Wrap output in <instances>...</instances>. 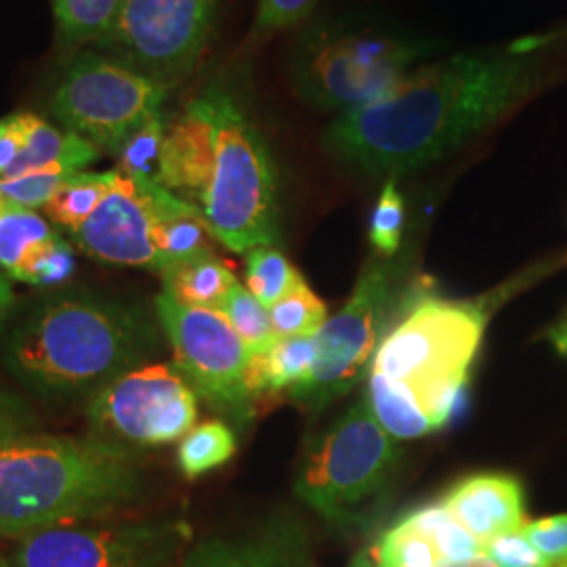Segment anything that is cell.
I'll use <instances>...</instances> for the list:
<instances>
[{
  "label": "cell",
  "mask_w": 567,
  "mask_h": 567,
  "mask_svg": "<svg viewBox=\"0 0 567 567\" xmlns=\"http://www.w3.org/2000/svg\"><path fill=\"white\" fill-rule=\"evenodd\" d=\"M484 555L496 567H547L548 561L532 547L522 529L494 538L484 547Z\"/></svg>",
  "instance_id": "836d02e7"
},
{
  "label": "cell",
  "mask_w": 567,
  "mask_h": 567,
  "mask_svg": "<svg viewBox=\"0 0 567 567\" xmlns=\"http://www.w3.org/2000/svg\"><path fill=\"white\" fill-rule=\"evenodd\" d=\"M301 280L303 276L274 246H257L246 257L248 290L267 309L278 303Z\"/></svg>",
  "instance_id": "4316f807"
},
{
  "label": "cell",
  "mask_w": 567,
  "mask_h": 567,
  "mask_svg": "<svg viewBox=\"0 0 567 567\" xmlns=\"http://www.w3.org/2000/svg\"><path fill=\"white\" fill-rule=\"evenodd\" d=\"M189 538V524L171 517L81 522L23 536L2 567H168Z\"/></svg>",
  "instance_id": "8fae6325"
},
{
  "label": "cell",
  "mask_w": 567,
  "mask_h": 567,
  "mask_svg": "<svg viewBox=\"0 0 567 567\" xmlns=\"http://www.w3.org/2000/svg\"><path fill=\"white\" fill-rule=\"evenodd\" d=\"M349 567H377L372 566L368 559H365L362 553H358L355 555V559L351 561V566ZM446 567H496L489 559H487L486 555H482V557H477V559H471V561H465V564H456V566H446Z\"/></svg>",
  "instance_id": "ab89813d"
},
{
  "label": "cell",
  "mask_w": 567,
  "mask_h": 567,
  "mask_svg": "<svg viewBox=\"0 0 567 567\" xmlns=\"http://www.w3.org/2000/svg\"><path fill=\"white\" fill-rule=\"evenodd\" d=\"M142 309L89 292H60L37 305L2 344V362L42 398H91L156 349Z\"/></svg>",
  "instance_id": "7a4b0ae2"
},
{
  "label": "cell",
  "mask_w": 567,
  "mask_h": 567,
  "mask_svg": "<svg viewBox=\"0 0 567 567\" xmlns=\"http://www.w3.org/2000/svg\"><path fill=\"white\" fill-rule=\"evenodd\" d=\"M425 53L421 42L385 34H316L299 49L295 86L318 110L349 112L385 97Z\"/></svg>",
  "instance_id": "52a82bcc"
},
{
  "label": "cell",
  "mask_w": 567,
  "mask_h": 567,
  "mask_svg": "<svg viewBox=\"0 0 567 567\" xmlns=\"http://www.w3.org/2000/svg\"><path fill=\"white\" fill-rule=\"evenodd\" d=\"M534 65L513 55H456L423 68L379 102L343 112L326 131V150L372 177L423 168L522 102L536 84Z\"/></svg>",
  "instance_id": "6da1fadb"
},
{
  "label": "cell",
  "mask_w": 567,
  "mask_h": 567,
  "mask_svg": "<svg viewBox=\"0 0 567 567\" xmlns=\"http://www.w3.org/2000/svg\"><path fill=\"white\" fill-rule=\"evenodd\" d=\"M168 567H318L307 527L295 515H276L236 536H210Z\"/></svg>",
  "instance_id": "9a60e30c"
},
{
  "label": "cell",
  "mask_w": 567,
  "mask_h": 567,
  "mask_svg": "<svg viewBox=\"0 0 567 567\" xmlns=\"http://www.w3.org/2000/svg\"><path fill=\"white\" fill-rule=\"evenodd\" d=\"M164 97L166 86L140 70L82 53L63 72L51 110L70 133L116 154Z\"/></svg>",
  "instance_id": "30bf717a"
},
{
  "label": "cell",
  "mask_w": 567,
  "mask_h": 567,
  "mask_svg": "<svg viewBox=\"0 0 567 567\" xmlns=\"http://www.w3.org/2000/svg\"><path fill=\"white\" fill-rule=\"evenodd\" d=\"M217 311L224 313L225 320L240 334L250 353L267 351L278 341L269 318V309L240 282L231 286Z\"/></svg>",
  "instance_id": "83f0119b"
},
{
  "label": "cell",
  "mask_w": 567,
  "mask_h": 567,
  "mask_svg": "<svg viewBox=\"0 0 567 567\" xmlns=\"http://www.w3.org/2000/svg\"><path fill=\"white\" fill-rule=\"evenodd\" d=\"M208 238L213 236L196 206H187L179 213L163 219L156 227V250L161 259V274L171 265L179 264L203 252H210Z\"/></svg>",
  "instance_id": "484cf974"
},
{
  "label": "cell",
  "mask_w": 567,
  "mask_h": 567,
  "mask_svg": "<svg viewBox=\"0 0 567 567\" xmlns=\"http://www.w3.org/2000/svg\"><path fill=\"white\" fill-rule=\"evenodd\" d=\"M316 358L313 337L278 339L267 351L250 353L246 368V385L257 400L264 393H276L299 385L311 372Z\"/></svg>",
  "instance_id": "d6986e66"
},
{
  "label": "cell",
  "mask_w": 567,
  "mask_h": 567,
  "mask_svg": "<svg viewBox=\"0 0 567 567\" xmlns=\"http://www.w3.org/2000/svg\"><path fill=\"white\" fill-rule=\"evenodd\" d=\"M23 147L18 161L2 179H13L23 173L39 171L47 166H61L72 173H81L84 166L95 163L97 147L74 133H61L49 122L32 114H18Z\"/></svg>",
  "instance_id": "ac0fdd59"
},
{
  "label": "cell",
  "mask_w": 567,
  "mask_h": 567,
  "mask_svg": "<svg viewBox=\"0 0 567 567\" xmlns=\"http://www.w3.org/2000/svg\"><path fill=\"white\" fill-rule=\"evenodd\" d=\"M13 305H16V292H13V286H11V278L0 269V326L11 313Z\"/></svg>",
  "instance_id": "f35d334b"
},
{
  "label": "cell",
  "mask_w": 567,
  "mask_h": 567,
  "mask_svg": "<svg viewBox=\"0 0 567 567\" xmlns=\"http://www.w3.org/2000/svg\"><path fill=\"white\" fill-rule=\"evenodd\" d=\"M215 131L210 179L198 210L210 236L231 252L278 240V179L261 133L221 86L204 91Z\"/></svg>",
  "instance_id": "5b68a950"
},
{
  "label": "cell",
  "mask_w": 567,
  "mask_h": 567,
  "mask_svg": "<svg viewBox=\"0 0 567 567\" xmlns=\"http://www.w3.org/2000/svg\"><path fill=\"white\" fill-rule=\"evenodd\" d=\"M61 236L32 208L9 203L0 213V269L20 282H39Z\"/></svg>",
  "instance_id": "e0dca14e"
},
{
  "label": "cell",
  "mask_w": 567,
  "mask_h": 567,
  "mask_svg": "<svg viewBox=\"0 0 567 567\" xmlns=\"http://www.w3.org/2000/svg\"><path fill=\"white\" fill-rule=\"evenodd\" d=\"M187 206L192 204L183 203L161 183L116 168L102 204L72 238L89 257L103 264L161 271L156 227Z\"/></svg>",
  "instance_id": "5bb4252c"
},
{
  "label": "cell",
  "mask_w": 567,
  "mask_h": 567,
  "mask_svg": "<svg viewBox=\"0 0 567 567\" xmlns=\"http://www.w3.org/2000/svg\"><path fill=\"white\" fill-rule=\"evenodd\" d=\"M164 135H166V126H164L163 112H158L122 143L121 150L116 152L118 171L133 177L158 182Z\"/></svg>",
  "instance_id": "4dcf8cb0"
},
{
  "label": "cell",
  "mask_w": 567,
  "mask_h": 567,
  "mask_svg": "<svg viewBox=\"0 0 567 567\" xmlns=\"http://www.w3.org/2000/svg\"><path fill=\"white\" fill-rule=\"evenodd\" d=\"M135 452L97 437L28 433L0 446V536L103 519L140 498Z\"/></svg>",
  "instance_id": "3957f363"
},
{
  "label": "cell",
  "mask_w": 567,
  "mask_h": 567,
  "mask_svg": "<svg viewBox=\"0 0 567 567\" xmlns=\"http://www.w3.org/2000/svg\"><path fill=\"white\" fill-rule=\"evenodd\" d=\"M547 567H567V559H561V561H550Z\"/></svg>",
  "instance_id": "b9f144b4"
},
{
  "label": "cell",
  "mask_w": 567,
  "mask_h": 567,
  "mask_svg": "<svg viewBox=\"0 0 567 567\" xmlns=\"http://www.w3.org/2000/svg\"><path fill=\"white\" fill-rule=\"evenodd\" d=\"M486 326V305L423 299L379 344L372 372L405 391L437 431L466 386Z\"/></svg>",
  "instance_id": "277c9868"
},
{
  "label": "cell",
  "mask_w": 567,
  "mask_h": 567,
  "mask_svg": "<svg viewBox=\"0 0 567 567\" xmlns=\"http://www.w3.org/2000/svg\"><path fill=\"white\" fill-rule=\"evenodd\" d=\"M70 175L74 173L68 168L47 166V168L23 173L13 179H0V196L7 203L20 204L32 210L44 208V204L53 198L61 183L65 182Z\"/></svg>",
  "instance_id": "1f68e13d"
},
{
  "label": "cell",
  "mask_w": 567,
  "mask_h": 567,
  "mask_svg": "<svg viewBox=\"0 0 567 567\" xmlns=\"http://www.w3.org/2000/svg\"><path fill=\"white\" fill-rule=\"evenodd\" d=\"M163 280V292L175 301L204 309H219L231 286L238 282L229 265L213 255V250L166 267Z\"/></svg>",
  "instance_id": "ffe728a7"
},
{
  "label": "cell",
  "mask_w": 567,
  "mask_h": 567,
  "mask_svg": "<svg viewBox=\"0 0 567 567\" xmlns=\"http://www.w3.org/2000/svg\"><path fill=\"white\" fill-rule=\"evenodd\" d=\"M400 458L398 440L377 421L364 395L307 446L295 492L328 526L355 529L381 507Z\"/></svg>",
  "instance_id": "8992f818"
},
{
  "label": "cell",
  "mask_w": 567,
  "mask_h": 567,
  "mask_svg": "<svg viewBox=\"0 0 567 567\" xmlns=\"http://www.w3.org/2000/svg\"><path fill=\"white\" fill-rule=\"evenodd\" d=\"M316 0H259L257 32H276L303 20Z\"/></svg>",
  "instance_id": "8d00e7d4"
},
{
  "label": "cell",
  "mask_w": 567,
  "mask_h": 567,
  "mask_svg": "<svg viewBox=\"0 0 567 567\" xmlns=\"http://www.w3.org/2000/svg\"><path fill=\"white\" fill-rule=\"evenodd\" d=\"M23 147L20 122L18 116H9L0 121V179L9 173V168L18 161Z\"/></svg>",
  "instance_id": "74e56055"
},
{
  "label": "cell",
  "mask_w": 567,
  "mask_h": 567,
  "mask_svg": "<svg viewBox=\"0 0 567 567\" xmlns=\"http://www.w3.org/2000/svg\"><path fill=\"white\" fill-rule=\"evenodd\" d=\"M215 11L217 0H124L105 44L116 47L135 70L166 86L200 60Z\"/></svg>",
  "instance_id": "4fadbf2b"
},
{
  "label": "cell",
  "mask_w": 567,
  "mask_h": 567,
  "mask_svg": "<svg viewBox=\"0 0 567 567\" xmlns=\"http://www.w3.org/2000/svg\"><path fill=\"white\" fill-rule=\"evenodd\" d=\"M402 234H404V198L395 182L391 179L386 183L379 204L374 208L372 224H370V243L381 255L391 257L400 250Z\"/></svg>",
  "instance_id": "d6a6232c"
},
{
  "label": "cell",
  "mask_w": 567,
  "mask_h": 567,
  "mask_svg": "<svg viewBox=\"0 0 567 567\" xmlns=\"http://www.w3.org/2000/svg\"><path fill=\"white\" fill-rule=\"evenodd\" d=\"M522 532L548 564L567 559V515H553L532 522Z\"/></svg>",
  "instance_id": "e575fe53"
},
{
  "label": "cell",
  "mask_w": 567,
  "mask_h": 567,
  "mask_svg": "<svg viewBox=\"0 0 567 567\" xmlns=\"http://www.w3.org/2000/svg\"><path fill=\"white\" fill-rule=\"evenodd\" d=\"M395 288L398 280L391 265L365 267L343 309L326 320L316 334L311 372L299 385L288 389L292 402L309 412H320L364 379L383 337Z\"/></svg>",
  "instance_id": "9c48e42d"
},
{
  "label": "cell",
  "mask_w": 567,
  "mask_h": 567,
  "mask_svg": "<svg viewBox=\"0 0 567 567\" xmlns=\"http://www.w3.org/2000/svg\"><path fill=\"white\" fill-rule=\"evenodd\" d=\"M412 515L431 536L446 566L465 564L484 555V545L466 532V527L461 526L442 503L416 508Z\"/></svg>",
  "instance_id": "f1b7e54d"
},
{
  "label": "cell",
  "mask_w": 567,
  "mask_h": 567,
  "mask_svg": "<svg viewBox=\"0 0 567 567\" xmlns=\"http://www.w3.org/2000/svg\"><path fill=\"white\" fill-rule=\"evenodd\" d=\"M7 200H4V198H2V196H0V213H2V210H4V206H7Z\"/></svg>",
  "instance_id": "7bdbcfd3"
},
{
  "label": "cell",
  "mask_w": 567,
  "mask_h": 567,
  "mask_svg": "<svg viewBox=\"0 0 567 567\" xmlns=\"http://www.w3.org/2000/svg\"><path fill=\"white\" fill-rule=\"evenodd\" d=\"M550 341L564 355H567V318L550 332Z\"/></svg>",
  "instance_id": "60d3db41"
},
{
  "label": "cell",
  "mask_w": 567,
  "mask_h": 567,
  "mask_svg": "<svg viewBox=\"0 0 567 567\" xmlns=\"http://www.w3.org/2000/svg\"><path fill=\"white\" fill-rule=\"evenodd\" d=\"M37 429L39 419L32 408L20 395L0 386V446L28 433H37Z\"/></svg>",
  "instance_id": "d590c367"
},
{
  "label": "cell",
  "mask_w": 567,
  "mask_h": 567,
  "mask_svg": "<svg viewBox=\"0 0 567 567\" xmlns=\"http://www.w3.org/2000/svg\"><path fill=\"white\" fill-rule=\"evenodd\" d=\"M360 553L377 567H446L435 543L412 513L386 527Z\"/></svg>",
  "instance_id": "44dd1931"
},
{
  "label": "cell",
  "mask_w": 567,
  "mask_h": 567,
  "mask_svg": "<svg viewBox=\"0 0 567 567\" xmlns=\"http://www.w3.org/2000/svg\"><path fill=\"white\" fill-rule=\"evenodd\" d=\"M269 318L278 339L313 337L326 324V305L301 280L269 309Z\"/></svg>",
  "instance_id": "f546056e"
},
{
  "label": "cell",
  "mask_w": 567,
  "mask_h": 567,
  "mask_svg": "<svg viewBox=\"0 0 567 567\" xmlns=\"http://www.w3.org/2000/svg\"><path fill=\"white\" fill-rule=\"evenodd\" d=\"M368 405L377 421L395 440H416L435 431L425 412L400 386L370 370Z\"/></svg>",
  "instance_id": "7402d4cb"
},
{
  "label": "cell",
  "mask_w": 567,
  "mask_h": 567,
  "mask_svg": "<svg viewBox=\"0 0 567 567\" xmlns=\"http://www.w3.org/2000/svg\"><path fill=\"white\" fill-rule=\"evenodd\" d=\"M196 419L198 393L175 362L133 365L95 391L86 404L91 435L128 450L183 440Z\"/></svg>",
  "instance_id": "ba28073f"
},
{
  "label": "cell",
  "mask_w": 567,
  "mask_h": 567,
  "mask_svg": "<svg viewBox=\"0 0 567 567\" xmlns=\"http://www.w3.org/2000/svg\"><path fill=\"white\" fill-rule=\"evenodd\" d=\"M236 435L221 421L194 426L179 444L177 461L183 475L194 480L225 465L236 454Z\"/></svg>",
  "instance_id": "d4e9b609"
},
{
  "label": "cell",
  "mask_w": 567,
  "mask_h": 567,
  "mask_svg": "<svg viewBox=\"0 0 567 567\" xmlns=\"http://www.w3.org/2000/svg\"><path fill=\"white\" fill-rule=\"evenodd\" d=\"M110 182H112V171L107 173L81 171L70 175L65 182L61 183L53 198L44 204V215L49 217V221H53L61 229L76 234L102 204Z\"/></svg>",
  "instance_id": "603a6c76"
},
{
  "label": "cell",
  "mask_w": 567,
  "mask_h": 567,
  "mask_svg": "<svg viewBox=\"0 0 567 567\" xmlns=\"http://www.w3.org/2000/svg\"><path fill=\"white\" fill-rule=\"evenodd\" d=\"M156 316L175 353V365L206 404L236 421L252 416L246 385L250 349L217 309L187 307L171 295L156 297Z\"/></svg>",
  "instance_id": "7c38bea8"
},
{
  "label": "cell",
  "mask_w": 567,
  "mask_h": 567,
  "mask_svg": "<svg viewBox=\"0 0 567 567\" xmlns=\"http://www.w3.org/2000/svg\"><path fill=\"white\" fill-rule=\"evenodd\" d=\"M442 505L484 547L498 536L524 529V487L505 473L471 475L447 492Z\"/></svg>",
  "instance_id": "2e32d148"
},
{
  "label": "cell",
  "mask_w": 567,
  "mask_h": 567,
  "mask_svg": "<svg viewBox=\"0 0 567 567\" xmlns=\"http://www.w3.org/2000/svg\"><path fill=\"white\" fill-rule=\"evenodd\" d=\"M124 0H53L60 34L68 42L110 41Z\"/></svg>",
  "instance_id": "cb8c5ba5"
}]
</instances>
